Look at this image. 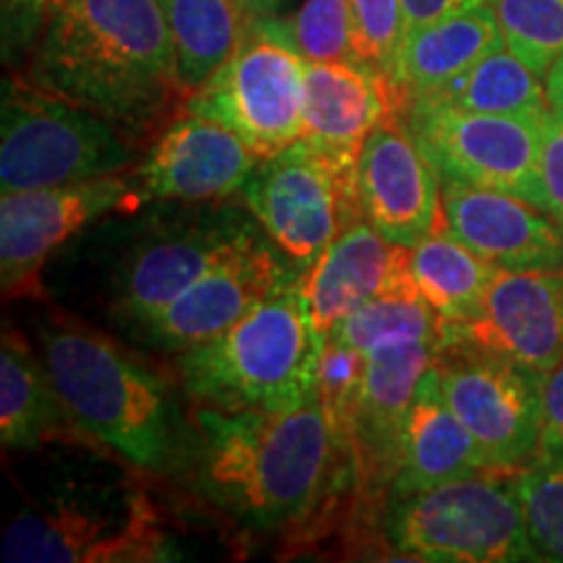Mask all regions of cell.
I'll return each mask as SVG.
<instances>
[{"instance_id": "7402d4cb", "label": "cell", "mask_w": 563, "mask_h": 563, "mask_svg": "<svg viewBox=\"0 0 563 563\" xmlns=\"http://www.w3.org/2000/svg\"><path fill=\"white\" fill-rule=\"evenodd\" d=\"M488 470L490 464L477 446L475 435L464 428L443 397L439 371L433 365L422 376L407 412L402 443H399V467L391 481L389 498L410 496Z\"/></svg>"}, {"instance_id": "6da1fadb", "label": "cell", "mask_w": 563, "mask_h": 563, "mask_svg": "<svg viewBox=\"0 0 563 563\" xmlns=\"http://www.w3.org/2000/svg\"><path fill=\"white\" fill-rule=\"evenodd\" d=\"M199 449L188 483L253 532L300 530L355 485L350 443L319 397L290 412L194 407Z\"/></svg>"}, {"instance_id": "8992f818", "label": "cell", "mask_w": 563, "mask_h": 563, "mask_svg": "<svg viewBox=\"0 0 563 563\" xmlns=\"http://www.w3.org/2000/svg\"><path fill=\"white\" fill-rule=\"evenodd\" d=\"M139 144L102 115L40 89L19 70L3 79L0 191H34L125 173Z\"/></svg>"}, {"instance_id": "83f0119b", "label": "cell", "mask_w": 563, "mask_h": 563, "mask_svg": "<svg viewBox=\"0 0 563 563\" xmlns=\"http://www.w3.org/2000/svg\"><path fill=\"white\" fill-rule=\"evenodd\" d=\"M329 336H336L361 352L412 342L443 344L446 323L412 285L368 300L355 313H350Z\"/></svg>"}, {"instance_id": "e0dca14e", "label": "cell", "mask_w": 563, "mask_h": 563, "mask_svg": "<svg viewBox=\"0 0 563 563\" xmlns=\"http://www.w3.org/2000/svg\"><path fill=\"white\" fill-rule=\"evenodd\" d=\"M441 344L412 342L365 352V373L350 426L357 490L386 493L399 467V443L415 391L435 365Z\"/></svg>"}, {"instance_id": "5bb4252c", "label": "cell", "mask_w": 563, "mask_h": 563, "mask_svg": "<svg viewBox=\"0 0 563 563\" xmlns=\"http://www.w3.org/2000/svg\"><path fill=\"white\" fill-rule=\"evenodd\" d=\"M355 188L361 217L389 243L412 249L446 224L441 175L399 118H386L365 139Z\"/></svg>"}, {"instance_id": "9c48e42d", "label": "cell", "mask_w": 563, "mask_h": 563, "mask_svg": "<svg viewBox=\"0 0 563 563\" xmlns=\"http://www.w3.org/2000/svg\"><path fill=\"white\" fill-rule=\"evenodd\" d=\"M545 118L470 112L422 97L407 104L399 121L441 178L519 196L543 209Z\"/></svg>"}, {"instance_id": "603a6c76", "label": "cell", "mask_w": 563, "mask_h": 563, "mask_svg": "<svg viewBox=\"0 0 563 563\" xmlns=\"http://www.w3.org/2000/svg\"><path fill=\"white\" fill-rule=\"evenodd\" d=\"M0 441L13 452H40L60 443H95L63 405L42 357L16 329L0 347Z\"/></svg>"}, {"instance_id": "484cf974", "label": "cell", "mask_w": 563, "mask_h": 563, "mask_svg": "<svg viewBox=\"0 0 563 563\" xmlns=\"http://www.w3.org/2000/svg\"><path fill=\"white\" fill-rule=\"evenodd\" d=\"M188 95L230 60L245 37V16L238 0H159Z\"/></svg>"}, {"instance_id": "5b68a950", "label": "cell", "mask_w": 563, "mask_h": 563, "mask_svg": "<svg viewBox=\"0 0 563 563\" xmlns=\"http://www.w3.org/2000/svg\"><path fill=\"white\" fill-rule=\"evenodd\" d=\"M129 464V462H123ZM150 475L136 467L100 475L58 473L5 525L0 551L11 563L170 561Z\"/></svg>"}, {"instance_id": "1f68e13d", "label": "cell", "mask_w": 563, "mask_h": 563, "mask_svg": "<svg viewBox=\"0 0 563 563\" xmlns=\"http://www.w3.org/2000/svg\"><path fill=\"white\" fill-rule=\"evenodd\" d=\"M363 373L365 352L350 347V344L340 342L336 336L323 340L319 371H316V391H319V399L327 407V412L332 415L334 428L347 443Z\"/></svg>"}, {"instance_id": "836d02e7", "label": "cell", "mask_w": 563, "mask_h": 563, "mask_svg": "<svg viewBox=\"0 0 563 563\" xmlns=\"http://www.w3.org/2000/svg\"><path fill=\"white\" fill-rule=\"evenodd\" d=\"M55 0H0V55L3 66L21 70L45 32Z\"/></svg>"}, {"instance_id": "7c38bea8", "label": "cell", "mask_w": 563, "mask_h": 563, "mask_svg": "<svg viewBox=\"0 0 563 563\" xmlns=\"http://www.w3.org/2000/svg\"><path fill=\"white\" fill-rule=\"evenodd\" d=\"M443 397L475 435L490 470H522L538 456L545 376L477 344L446 336L435 357Z\"/></svg>"}, {"instance_id": "74e56055", "label": "cell", "mask_w": 563, "mask_h": 563, "mask_svg": "<svg viewBox=\"0 0 563 563\" xmlns=\"http://www.w3.org/2000/svg\"><path fill=\"white\" fill-rule=\"evenodd\" d=\"M545 91L553 108L563 110V53L559 55V60L553 63L551 70L545 74Z\"/></svg>"}, {"instance_id": "44dd1931", "label": "cell", "mask_w": 563, "mask_h": 563, "mask_svg": "<svg viewBox=\"0 0 563 563\" xmlns=\"http://www.w3.org/2000/svg\"><path fill=\"white\" fill-rule=\"evenodd\" d=\"M412 285L410 249L389 243L365 220L352 222L319 262L302 272L308 311L323 340L368 300Z\"/></svg>"}, {"instance_id": "277c9868", "label": "cell", "mask_w": 563, "mask_h": 563, "mask_svg": "<svg viewBox=\"0 0 563 563\" xmlns=\"http://www.w3.org/2000/svg\"><path fill=\"white\" fill-rule=\"evenodd\" d=\"M321 350L302 272L290 269L235 327L180 352V389L194 407L207 410L290 412L319 397Z\"/></svg>"}, {"instance_id": "7a4b0ae2", "label": "cell", "mask_w": 563, "mask_h": 563, "mask_svg": "<svg viewBox=\"0 0 563 563\" xmlns=\"http://www.w3.org/2000/svg\"><path fill=\"white\" fill-rule=\"evenodd\" d=\"M24 76L133 144L157 136L188 100L159 0H55Z\"/></svg>"}, {"instance_id": "52a82bcc", "label": "cell", "mask_w": 563, "mask_h": 563, "mask_svg": "<svg viewBox=\"0 0 563 563\" xmlns=\"http://www.w3.org/2000/svg\"><path fill=\"white\" fill-rule=\"evenodd\" d=\"M517 473L488 470L410 496L386 498L382 519L386 545L412 561H538L527 538Z\"/></svg>"}, {"instance_id": "30bf717a", "label": "cell", "mask_w": 563, "mask_h": 563, "mask_svg": "<svg viewBox=\"0 0 563 563\" xmlns=\"http://www.w3.org/2000/svg\"><path fill=\"white\" fill-rule=\"evenodd\" d=\"M241 194L264 235L300 272L311 269L352 222L363 220L355 173L302 139L258 159Z\"/></svg>"}, {"instance_id": "8d00e7d4", "label": "cell", "mask_w": 563, "mask_h": 563, "mask_svg": "<svg viewBox=\"0 0 563 563\" xmlns=\"http://www.w3.org/2000/svg\"><path fill=\"white\" fill-rule=\"evenodd\" d=\"M477 5H493V0H402L407 32L431 21L454 16V13L477 9Z\"/></svg>"}, {"instance_id": "f35d334b", "label": "cell", "mask_w": 563, "mask_h": 563, "mask_svg": "<svg viewBox=\"0 0 563 563\" xmlns=\"http://www.w3.org/2000/svg\"><path fill=\"white\" fill-rule=\"evenodd\" d=\"M238 3L249 19L282 16V9H285V0H238Z\"/></svg>"}, {"instance_id": "2e32d148", "label": "cell", "mask_w": 563, "mask_h": 563, "mask_svg": "<svg viewBox=\"0 0 563 563\" xmlns=\"http://www.w3.org/2000/svg\"><path fill=\"white\" fill-rule=\"evenodd\" d=\"M258 154L209 118H173L133 167L144 201L209 203L243 191Z\"/></svg>"}, {"instance_id": "ba28073f", "label": "cell", "mask_w": 563, "mask_h": 563, "mask_svg": "<svg viewBox=\"0 0 563 563\" xmlns=\"http://www.w3.org/2000/svg\"><path fill=\"white\" fill-rule=\"evenodd\" d=\"M306 66L274 16L249 19L241 47L188 95L183 112L224 125L258 157H272L302 136Z\"/></svg>"}, {"instance_id": "f1b7e54d", "label": "cell", "mask_w": 563, "mask_h": 563, "mask_svg": "<svg viewBox=\"0 0 563 563\" xmlns=\"http://www.w3.org/2000/svg\"><path fill=\"white\" fill-rule=\"evenodd\" d=\"M277 30L308 63L361 60L350 0H302L290 19L277 16Z\"/></svg>"}, {"instance_id": "8fae6325", "label": "cell", "mask_w": 563, "mask_h": 563, "mask_svg": "<svg viewBox=\"0 0 563 563\" xmlns=\"http://www.w3.org/2000/svg\"><path fill=\"white\" fill-rule=\"evenodd\" d=\"M262 232L251 211L232 207L180 211L159 220L125 251L112 279V313L144 327L211 266L262 238Z\"/></svg>"}, {"instance_id": "d4e9b609", "label": "cell", "mask_w": 563, "mask_h": 563, "mask_svg": "<svg viewBox=\"0 0 563 563\" xmlns=\"http://www.w3.org/2000/svg\"><path fill=\"white\" fill-rule=\"evenodd\" d=\"M410 274L418 292L443 323H467L483 313L498 266L475 253L443 224L410 249Z\"/></svg>"}, {"instance_id": "d6a6232c", "label": "cell", "mask_w": 563, "mask_h": 563, "mask_svg": "<svg viewBox=\"0 0 563 563\" xmlns=\"http://www.w3.org/2000/svg\"><path fill=\"white\" fill-rule=\"evenodd\" d=\"M361 58L391 81L407 37L402 0H350Z\"/></svg>"}, {"instance_id": "4316f807", "label": "cell", "mask_w": 563, "mask_h": 563, "mask_svg": "<svg viewBox=\"0 0 563 563\" xmlns=\"http://www.w3.org/2000/svg\"><path fill=\"white\" fill-rule=\"evenodd\" d=\"M426 100L470 112H490V115L545 118L553 108L543 76L534 74L522 58H517L506 47V42L456 79L443 84L439 91L428 95Z\"/></svg>"}, {"instance_id": "4dcf8cb0", "label": "cell", "mask_w": 563, "mask_h": 563, "mask_svg": "<svg viewBox=\"0 0 563 563\" xmlns=\"http://www.w3.org/2000/svg\"><path fill=\"white\" fill-rule=\"evenodd\" d=\"M517 490L538 561L563 563V462L532 460L517 473Z\"/></svg>"}, {"instance_id": "ffe728a7", "label": "cell", "mask_w": 563, "mask_h": 563, "mask_svg": "<svg viewBox=\"0 0 563 563\" xmlns=\"http://www.w3.org/2000/svg\"><path fill=\"white\" fill-rule=\"evenodd\" d=\"M386 118H397V100L368 63H308L300 139L323 157L355 173L365 139Z\"/></svg>"}, {"instance_id": "cb8c5ba5", "label": "cell", "mask_w": 563, "mask_h": 563, "mask_svg": "<svg viewBox=\"0 0 563 563\" xmlns=\"http://www.w3.org/2000/svg\"><path fill=\"white\" fill-rule=\"evenodd\" d=\"M501 45L504 32L493 5H477L407 32L389 81L397 118L412 100L439 91Z\"/></svg>"}, {"instance_id": "d6986e66", "label": "cell", "mask_w": 563, "mask_h": 563, "mask_svg": "<svg viewBox=\"0 0 563 563\" xmlns=\"http://www.w3.org/2000/svg\"><path fill=\"white\" fill-rule=\"evenodd\" d=\"M449 230L498 269H563V230L519 196L441 178Z\"/></svg>"}, {"instance_id": "9a60e30c", "label": "cell", "mask_w": 563, "mask_h": 563, "mask_svg": "<svg viewBox=\"0 0 563 563\" xmlns=\"http://www.w3.org/2000/svg\"><path fill=\"white\" fill-rule=\"evenodd\" d=\"M290 269L295 266L262 235L211 266L178 300L139 329L154 347L180 355L235 327Z\"/></svg>"}, {"instance_id": "e575fe53", "label": "cell", "mask_w": 563, "mask_h": 563, "mask_svg": "<svg viewBox=\"0 0 563 563\" xmlns=\"http://www.w3.org/2000/svg\"><path fill=\"white\" fill-rule=\"evenodd\" d=\"M543 211L563 230V110L551 108L543 125Z\"/></svg>"}, {"instance_id": "f546056e", "label": "cell", "mask_w": 563, "mask_h": 563, "mask_svg": "<svg viewBox=\"0 0 563 563\" xmlns=\"http://www.w3.org/2000/svg\"><path fill=\"white\" fill-rule=\"evenodd\" d=\"M506 47L534 74H545L563 53V0H493Z\"/></svg>"}, {"instance_id": "d590c367", "label": "cell", "mask_w": 563, "mask_h": 563, "mask_svg": "<svg viewBox=\"0 0 563 563\" xmlns=\"http://www.w3.org/2000/svg\"><path fill=\"white\" fill-rule=\"evenodd\" d=\"M534 460L563 462V361L545 376L543 384V433Z\"/></svg>"}, {"instance_id": "ac0fdd59", "label": "cell", "mask_w": 563, "mask_h": 563, "mask_svg": "<svg viewBox=\"0 0 563 563\" xmlns=\"http://www.w3.org/2000/svg\"><path fill=\"white\" fill-rule=\"evenodd\" d=\"M446 336L548 376L563 361V269H498L483 313L467 323H446Z\"/></svg>"}, {"instance_id": "4fadbf2b", "label": "cell", "mask_w": 563, "mask_h": 563, "mask_svg": "<svg viewBox=\"0 0 563 563\" xmlns=\"http://www.w3.org/2000/svg\"><path fill=\"white\" fill-rule=\"evenodd\" d=\"M144 201L136 173L3 194L0 199V282L3 298H47L42 269L63 243L112 211H136Z\"/></svg>"}, {"instance_id": "3957f363", "label": "cell", "mask_w": 563, "mask_h": 563, "mask_svg": "<svg viewBox=\"0 0 563 563\" xmlns=\"http://www.w3.org/2000/svg\"><path fill=\"white\" fill-rule=\"evenodd\" d=\"M37 334L63 405L91 439L152 481H188L199 449L194 405L183 407L165 373L70 316H51Z\"/></svg>"}]
</instances>
